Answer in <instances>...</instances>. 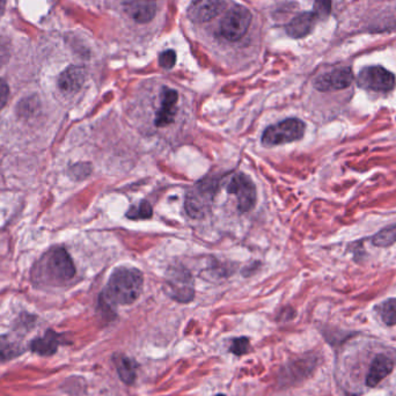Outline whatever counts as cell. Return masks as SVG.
Instances as JSON below:
<instances>
[{
    "label": "cell",
    "instance_id": "obj_1",
    "mask_svg": "<svg viewBox=\"0 0 396 396\" xmlns=\"http://www.w3.org/2000/svg\"><path fill=\"white\" fill-rule=\"evenodd\" d=\"M144 278L136 268L119 267L111 274L102 299L107 305H131L141 296Z\"/></svg>",
    "mask_w": 396,
    "mask_h": 396
},
{
    "label": "cell",
    "instance_id": "obj_2",
    "mask_svg": "<svg viewBox=\"0 0 396 396\" xmlns=\"http://www.w3.org/2000/svg\"><path fill=\"white\" fill-rule=\"evenodd\" d=\"M306 126L299 119H288L281 122L268 126L262 135V144L266 148L288 144L300 141L304 137Z\"/></svg>",
    "mask_w": 396,
    "mask_h": 396
},
{
    "label": "cell",
    "instance_id": "obj_3",
    "mask_svg": "<svg viewBox=\"0 0 396 396\" xmlns=\"http://www.w3.org/2000/svg\"><path fill=\"white\" fill-rule=\"evenodd\" d=\"M218 185L215 180H204L190 190L185 198V210L193 218H200L207 215L211 207Z\"/></svg>",
    "mask_w": 396,
    "mask_h": 396
},
{
    "label": "cell",
    "instance_id": "obj_4",
    "mask_svg": "<svg viewBox=\"0 0 396 396\" xmlns=\"http://www.w3.org/2000/svg\"><path fill=\"white\" fill-rule=\"evenodd\" d=\"M166 292L172 299L178 303H190L195 296L194 279L185 268H171L166 275Z\"/></svg>",
    "mask_w": 396,
    "mask_h": 396
},
{
    "label": "cell",
    "instance_id": "obj_5",
    "mask_svg": "<svg viewBox=\"0 0 396 396\" xmlns=\"http://www.w3.org/2000/svg\"><path fill=\"white\" fill-rule=\"evenodd\" d=\"M253 15L248 8L235 6L226 12L220 23V33L229 41H237L247 33L252 23Z\"/></svg>",
    "mask_w": 396,
    "mask_h": 396
},
{
    "label": "cell",
    "instance_id": "obj_6",
    "mask_svg": "<svg viewBox=\"0 0 396 396\" xmlns=\"http://www.w3.org/2000/svg\"><path fill=\"white\" fill-rule=\"evenodd\" d=\"M227 191L237 198L239 211L248 212L255 207V185L251 178L244 173H237L234 175L227 185Z\"/></svg>",
    "mask_w": 396,
    "mask_h": 396
},
{
    "label": "cell",
    "instance_id": "obj_7",
    "mask_svg": "<svg viewBox=\"0 0 396 396\" xmlns=\"http://www.w3.org/2000/svg\"><path fill=\"white\" fill-rule=\"evenodd\" d=\"M395 84V75L382 67H365L358 75V86L373 92H389Z\"/></svg>",
    "mask_w": 396,
    "mask_h": 396
},
{
    "label": "cell",
    "instance_id": "obj_8",
    "mask_svg": "<svg viewBox=\"0 0 396 396\" xmlns=\"http://www.w3.org/2000/svg\"><path fill=\"white\" fill-rule=\"evenodd\" d=\"M49 274L55 281H67L75 274L73 261L62 247L54 249L48 259Z\"/></svg>",
    "mask_w": 396,
    "mask_h": 396
},
{
    "label": "cell",
    "instance_id": "obj_9",
    "mask_svg": "<svg viewBox=\"0 0 396 396\" xmlns=\"http://www.w3.org/2000/svg\"><path fill=\"white\" fill-rule=\"evenodd\" d=\"M353 82V74L350 67H341L330 71L315 79L314 87L320 92H331L348 89Z\"/></svg>",
    "mask_w": 396,
    "mask_h": 396
},
{
    "label": "cell",
    "instance_id": "obj_10",
    "mask_svg": "<svg viewBox=\"0 0 396 396\" xmlns=\"http://www.w3.org/2000/svg\"><path fill=\"white\" fill-rule=\"evenodd\" d=\"M225 8L222 0H194L188 8V15L194 23H205L218 16Z\"/></svg>",
    "mask_w": 396,
    "mask_h": 396
},
{
    "label": "cell",
    "instance_id": "obj_11",
    "mask_svg": "<svg viewBox=\"0 0 396 396\" xmlns=\"http://www.w3.org/2000/svg\"><path fill=\"white\" fill-rule=\"evenodd\" d=\"M123 8L138 23H148L156 16V0H123Z\"/></svg>",
    "mask_w": 396,
    "mask_h": 396
},
{
    "label": "cell",
    "instance_id": "obj_12",
    "mask_svg": "<svg viewBox=\"0 0 396 396\" xmlns=\"http://www.w3.org/2000/svg\"><path fill=\"white\" fill-rule=\"evenodd\" d=\"M178 94L174 89H165L163 94L161 107L156 111L154 124L158 128H165L174 122L176 111H178Z\"/></svg>",
    "mask_w": 396,
    "mask_h": 396
},
{
    "label": "cell",
    "instance_id": "obj_13",
    "mask_svg": "<svg viewBox=\"0 0 396 396\" xmlns=\"http://www.w3.org/2000/svg\"><path fill=\"white\" fill-rule=\"evenodd\" d=\"M85 70L80 67H67L58 79V87L65 94H74L85 82Z\"/></svg>",
    "mask_w": 396,
    "mask_h": 396
},
{
    "label": "cell",
    "instance_id": "obj_14",
    "mask_svg": "<svg viewBox=\"0 0 396 396\" xmlns=\"http://www.w3.org/2000/svg\"><path fill=\"white\" fill-rule=\"evenodd\" d=\"M394 367L393 360L385 355H379L374 358L371 363L370 369L367 372L366 385L369 387H375L379 382H382L384 379L391 374Z\"/></svg>",
    "mask_w": 396,
    "mask_h": 396
},
{
    "label": "cell",
    "instance_id": "obj_15",
    "mask_svg": "<svg viewBox=\"0 0 396 396\" xmlns=\"http://www.w3.org/2000/svg\"><path fill=\"white\" fill-rule=\"evenodd\" d=\"M315 20L316 16L313 12L301 13L290 21L289 25L286 26V32L290 36L294 38L306 36L307 34L311 33L312 28L314 27Z\"/></svg>",
    "mask_w": 396,
    "mask_h": 396
},
{
    "label": "cell",
    "instance_id": "obj_16",
    "mask_svg": "<svg viewBox=\"0 0 396 396\" xmlns=\"http://www.w3.org/2000/svg\"><path fill=\"white\" fill-rule=\"evenodd\" d=\"M60 336L58 334L54 333L51 330H49L48 333H45L42 337H37L30 343V350L35 352L37 355L52 356L56 353L57 349L60 347Z\"/></svg>",
    "mask_w": 396,
    "mask_h": 396
},
{
    "label": "cell",
    "instance_id": "obj_17",
    "mask_svg": "<svg viewBox=\"0 0 396 396\" xmlns=\"http://www.w3.org/2000/svg\"><path fill=\"white\" fill-rule=\"evenodd\" d=\"M114 364L119 378L126 385H132L137 378V363L128 356L117 353L114 356Z\"/></svg>",
    "mask_w": 396,
    "mask_h": 396
},
{
    "label": "cell",
    "instance_id": "obj_18",
    "mask_svg": "<svg viewBox=\"0 0 396 396\" xmlns=\"http://www.w3.org/2000/svg\"><path fill=\"white\" fill-rule=\"evenodd\" d=\"M26 348L23 342L12 335L0 336V363L14 360L19 356L23 355Z\"/></svg>",
    "mask_w": 396,
    "mask_h": 396
},
{
    "label": "cell",
    "instance_id": "obj_19",
    "mask_svg": "<svg viewBox=\"0 0 396 396\" xmlns=\"http://www.w3.org/2000/svg\"><path fill=\"white\" fill-rule=\"evenodd\" d=\"M396 242V224L382 229L372 237V244L377 247H388Z\"/></svg>",
    "mask_w": 396,
    "mask_h": 396
},
{
    "label": "cell",
    "instance_id": "obj_20",
    "mask_svg": "<svg viewBox=\"0 0 396 396\" xmlns=\"http://www.w3.org/2000/svg\"><path fill=\"white\" fill-rule=\"evenodd\" d=\"M126 218L132 220L152 218L153 209L148 200H141L138 205H132L126 212Z\"/></svg>",
    "mask_w": 396,
    "mask_h": 396
},
{
    "label": "cell",
    "instance_id": "obj_21",
    "mask_svg": "<svg viewBox=\"0 0 396 396\" xmlns=\"http://www.w3.org/2000/svg\"><path fill=\"white\" fill-rule=\"evenodd\" d=\"M379 314L387 326L396 325V298L386 300L379 306Z\"/></svg>",
    "mask_w": 396,
    "mask_h": 396
},
{
    "label": "cell",
    "instance_id": "obj_22",
    "mask_svg": "<svg viewBox=\"0 0 396 396\" xmlns=\"http://www.w3.org/2000/svg\"><path fill=\"white\" fill-rule=\"evenodd\" d=\"M331 12V0H315L314 13L316 18H327Z\"/></svg>",
    "mask_w": 396,
    "mask_h": 396
},
{
    "label": "cell",
    "instance_id": "obj_23",
    "mask_svg": "<svg viewBox=\"0 0 396 396\" xmlns=\"http://www.w3.org/2000/svg\"><path fill=\"white\" fill-rule=\"evenodd\" d=\"M249 349V340L247 337H239L232 342L230 351L234 355L242 356L247 353Z\"/></svg>",
    "mask_w": 396,
    "mask_h": 396
},
{
    "label": "cell",
    "instance_id": "obj_24",
    "mask_svg": "<svg viewBox=\"0 0 396 396\" xmlns=\"http://www.w3.org/2000/svg\"><path fill=\"white\" fill-rule=\"evenodd\" d=\"M176 63V52L174 50H166L159 57V65L165 70H171Z\"/></svg>",
    "mask_w": 396,
    "mask_h": 396
},
{
    "label": "cell",
    "instance_id": "obj_25",
    "mask_svg": "<svg viewBox=\"0 0 396 396\" xmlns=\"http://www.w3.org/2000/svg\"><path fill=\"white\" fill-rule=\"evenodd\" d=\"M71 172H72L74 178L82 180V178H87V176L91 174L92 166H91L89 163H77V165H74V166L72 167Z\"/></svg>",
    "mask_w": 396,
    "mask_h": 396
},
{
    "label": "cell",
    "instance_id": "obj_26",
    "mask_svg": "<svg viewBox=\"0 0 396 396\" xmlns=\"http://www.w3.org/2000/svg\"><path fill=\"white\" fill-rule=\"evenodd\" d=\"M8 95H10V89H8V82H5L4 79H0V110L8 102Z\"/></svg>",
    "mask_w": 396,
    "mask_h": 396
},
{
    "label": "cell",
    "instance_id": "obj_27",
    "mask_svg": "<svg viewBox=\"0 0 396 396\" xmlns=\"http://www.w3.org/2000/svg\"><path fill=\"white\" fill-rule=\"evenodd\" d=\"M5 8H6V0H0V16L4 14Z\"/></svg>",
    "mask_w": 396,
    "mask_h": 396
},
{
    "label": "cell",
    "instance_id": "obj_28",
    "mask_svg": "<svg viewBox=\"0 0 396 396\" xmlns=\"http://www.w3.org/2000/svg\"><path fill=\"white\" fill-rule=\"evenodd\" d=\"M216 396H226V395H224V394H218V395H216Z\"/></svg>",
    "mask_w": 396,
    "mask_h": 396
}]
</instances>
